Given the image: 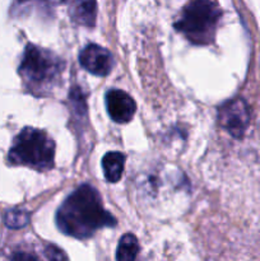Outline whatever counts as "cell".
<instances>
[{
	"instance_id": "cell-1",
	"label": "cell",
	"mask_w": 260,
	"mask_h": 261,
	"mask_svg": "<svg viewBox=\"0 0 260 261\" xmlns=\"http://www.w3.org/2000/svg\"><path fill=\"white\" fill-rule=\"evenodd\" d=\"M56 224L63 233L86 240L103 227H115L116 219L103 208L96 189L82 185L58 209Z\"/></svg>"
},
{
	"instance_id": "cell-2",
	"label": "cell",
	"mask_w": 260,
	"mask_h": 261,
	"mask_svg": "<svg viewBox=\"0 0 260 261\" xmlns=\"http://www.w3.org/2000/svg\"><path fill=\"white\" fill-rule=\"evenodd\" d=\"M64 70V63L51 51L27 45L19 65L25 88L36 96H46L58 83Z\"/></svg>"
},
{
	"instance_id": "cell-3",
	"label": "cell",
	"mask_w": 260,
	"mask_h": 261,
	"mask_svg": "<svg viewBox=\"0 0 260 261\" xmlns=\"http://www.w3.org/2000/svg\"><path fill=\"white\" fill-rule=\"evenodd\" d=\"M55 158V143L43 130L24 127L15 137L8 154L14 166H25L33 170H50Z\"/></svg>"
},
{
	"instance_id": "cell-4",
	"label": "cell",
	"mask_w": 260,
	"mask_h": 261,
	"mask_svg": "<svg viewBox=\"0 0 260 261\" xmlns=\"http://www.w3.org/2000/svg\"><path fill=\"white\" fill-rule=\"evenodd\" d=\"M221 14L213 0H193L184 8L175 28L195 45H208L213 41Z\"/></svg>"
},
{
	"instance_id": "cell-5",
	"label": "cell",
	"mask_w": 260,
	"mask_h": 261,
	"mask_svg": "<svg viewBox=\"0 0 260 261\" xmlns=\"http://www.w3.org/2000/svg\"><path fill=\"white\" fill-rule=\"evenodd\" d=\"M218 119L222 127L232 137L241 138L249 126V107L242 98L231 99L219 109Z\"/></svg>"
},
{
	"instance_id": "cell-6",
	"label": "cell",
	"mask_w": 260,
	"mask_h": 261,
	"mask_svg": "<svg viewBox=\"0 0 260 261\" xmlns=\"http://www.w3.org/2000/svg\"><path fill=\"white\" fill-rule=\"evenodd\" d=\"M79 63L93 75L105 76L111 71L114 59L110 51L98 45H87L79 54Z\"/></svg>"
},
{
	"instance_id": "cell-7",
	"label": "cell",
	"mask_w": 260,
	"mask_h": 261,
	"mask_svg": "<svg viewBox=\"0 0 260 261\" xmlns=\"http://www.w3.org/2000/svg\"><path fill=\"white\" fill-rule=\"evenodd\" d=\"M105 103L110 117L119 124L129 122L137 111L134 99L121 89H110L105 96Z\"/></svg>"
},
{
	"instance_id": "cell-8",
	"label": "cell",
	"mask_w": 260,
	"mask_h": 261,
	"mask_svg": "<svg viewBox=\"0 0 260 261\" xmlns=\"http://www.w3.org/2000/svg\"><path fill=\"white\" fill-rule=\"evenodd\" d=\"M70 17L76 24L93 27L97 17L96 0H73L70 7Z\"/></svg>"
},
{
	"instance_id": "cell-9",
	"label": "cell",
	"mask_w": 260,
	"mask_h": 261,
	"mask_svg": "<svg viewBox=\"0 0 260 261\" xmlns=\"http://www.w3.org/2000/svg\"><path fill=\"white\" fill-rule=\"evenodd\" d=\"M125 166V155L120 152H109L102 158V170L107 181L117 182L121 178Z\"/></svg>"
},
{
	"instance_id": "cell-10",
	"label": "cell",
	"mask_w": 260,
	"mask_h": 261,
	"mask_svg": "<svg viewBox=\"0 0 260 261\" xmlns=\"http://www.w3.org/2000/svg\"><path fill=\"white\" fill-rule=\"evenodd\" d=\"M139 252V244L134 234L126 233L120 239L116 250V260L132 261Z\"/></svg>"
},
{
	"instance_id": "cell-11",
	"label": "cell",
	"mask_w": 260,
	"mask_h": 261,
	"mask_svg": "<svg viewBox=\"0 0 260 261\" xmlns=\"http://www.w3.org/2000/svg\"><path fill=\"white\" fill-rule=\"evenodd\" d=\"M30 222V214L23 209H10L5 213L4 223L9 228L18 229L27 226Z\"/></svg>"
},
{
	"instance_id": "cell-12",
	"label": "cell",
	"mask_w": 260,
	"mask_h": 261,
	"mask_svg": "<svg viewBox=\"0 0 260 261\" xmlns=\"http://www.w3.org/2000/svg\"><path fill=\"white\" fill-rule=\"evenodd\" d=\"M46 256H47L48 259H51V260L66 259V255H64L61 250H59L58 247L53 246V245H50V246L46 249Z\"/></svg>"
},
{
	"instance_id": "cell-13",
	"label": "cell",
	"mask_w": 260,
	"mask_h": 261,
	"mask_svg": "<svg viewBox=\"0 0 260 261\" xmlns=\"http://www.w3.org/2000/svg\"><path fill=\"white\" fill-rule=\"evenodd\" d=\"M56 2H60V3H63V2H65V0H56Z\"/></svg>"
}]
</instances>
